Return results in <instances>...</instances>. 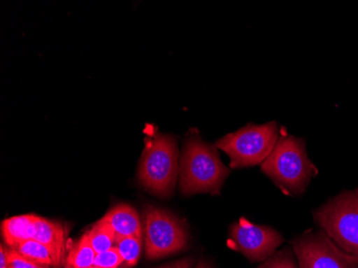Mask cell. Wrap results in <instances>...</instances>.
Here are the masks:
<instances>
[{"instance_id":"cell-1","label":"cell","mask_w":358,"mask_h":268,"mask_svg":"<svg viewBox=\"0 0 358 268\" xmlns=\"http://www.w3.org/2000/svg\"><path fill=\"white\" fill-rule=\"evenodd\" d=\"M230 170L223 164L217 148L204 142L198 133H190L179 158L178 186L184 197L219 195Z\"/></svg>"},{"instance_id":"cell-2","label":"cell","mask_w":358,"mask_h":268,"mask_svg":"<svg viewBox=\"0 0 358 268\" xmlns=\"http://www.w3.org/2000/svg\"><path fill=\"white\" fill-rule=\"evenodd\" d=\"M261 170L285 195L301 197L317 170L306 152L303 139L281 128L279 138Z\"/></svg>"},{"instance_id":"cell-3","label":"cell","mask_w":358,"mask_h":268,"mask_svg":"<svg viewBox=\"0 0 358 268\" xmlns=\"http://www.w3.org/2000/svg\"><path fill=\"white\" fill-rule=\"evenodd\" d=\"M179 172V152L176 139L156 133L146 141L138 167V181L150 193L171 197Z\"/></svg>"},{"instance_id":"cell-4","label":"cell","mask_w":358,"mask_h":268,"mask_svg":"<svg viewBox=\"0 0 358 268\" xmlns=\"http://www.w3.org/2000/svg\"><path fill=\"white\" fill-rule=\"evenodd\" d=\"M313 219L338 247L358 257V188L329 199L313 211Z\"/></svg>"},{"instance_id":"cell-5","label":"cell","mask_w":358,"mask_h":268,"mask_svg":"<svg viewBox=\"0 0 358 268\" xmlns=\"http://www.w3.org/2000/svg\"><path fill=\"white\" fill-rule=\"evenodd\" d=\"M278 124H248L229 133L216 142V147L230 157L232 169H245L262 164L279 138Z\"/></svg>"},{"instance_id":"cell-6","label":"cell","mask_w":358,"mask_h":268,"mask_svg":"<svg viewBox=\"0 0 358 268\" xmlns=\"http://www.w3.org/2000/svg\"><path fill=\"white\" fill-rule=\"evenodd\" d=\"M186 223L172 211L156 206L144 211L145 255L148 260L162 259L182 253L189 247Z\"/></svg>"},{"instance_id":"cell-7","label":"cell","mask_w":358,"mask_h":268,"mask_svg":"<svg viewBox=\"0 0 358 268\" xmlns=\"http://www.w3.org/2000/svg\"><path fill=\"white\" fill-rule=\"evenodd\" d=\"M299 268H358V257L338 247L321 230H309L291 241Z\"/></svg>"},{"instance_id":"cell-8","label":"cell","mask_w":358,"mask_h":268,"mask_svg":"<svg viewBox=\"0 0 358 268\" xmlns=\"http://www.w3.org/2000/svg\"><path fill=\"white\" fill-rule=\"evenodd\" d=\"M283 243L280 232L269 225H255L243 217L229 230L227 246L252 263H264Z\"/></svg>"},{"instance_id":"cell-9","label":"cell","mask_w":358,"mask_h":268,"mask_svg":"<svg viewBox=\"0 0 358 268\" xmlns=\"http://www.w3.org/2000/svg\"><path fill=\"white\" fill-rule=\"evenodd\" d=\"M34 239L43 244L51 253L54 268H60L67 253V230L58 221L35 216Z\"/></svg>"},{"instance_id":"cell-10","label":"cell","mask_w":358,"mask_h":268,"mask_svg":"<svg viewBox=\"0 0 358 268\" xmlns=\"http://www.w3.org/2000/svg\"><path fill=\"white\" fill-rule=\"evenodd\" d=\"M118 237H142V223L138 211L128 204L116 205L102 218Z\"/></svg>"},{"instance_id":"cell-11","label":"cell","mask_w":358,"mask_h":268,"mask_svg":"<svg viewBox=\"0 0 358 268\" xmlns=\"http://www.w3.org/2000/svg\"><path fill=\"white\" fill-rule=\"evenodd\" d=\"M35 215H22L6 219L1 223V234L5 243L14 248L22 241L34 239Z\"/></svg>"},{"instance_id":"cell-12","label":"cell","mask_w":358,"mask_h":268,"mask_svg":"<svg viewBox=\"0 0 358 268\" xmlns=\"http://www.w3.org/2000/svg\"><path fill=\"white\" fill-rule=\"evenodd\" d=\"M96 251L90 245L87 234H84L80 239L71 241L67 245V253L64 258L66 268H88L94 266Z\"/></svg>"},{"instance_id":"cell-13","label":"cell","mask_w":358,"mask_h":268,"mask_svg":"<svg viewBox=\"0 0 358 268\" xmlns=\"http://www.w3.org/2000/svg\"><path fill=\"white\" fill-rule=\"evenodd\" d=\"M14 251L19 253L24 259L42 266L44 268L54 267L53 258H52L50 250L39 241L35 239H28L22 241L15 247L11 248Z\"/></svg>"},{"instance_id":"cell-14","label":"cell","mask_w":358,"mask_h":268,"mask_svg":"<svg viewBox=\"0 0 358 268\" xmlns=\"http://www.w3.org/2000/svg\"><path fill=\"white\" fill-rule=\"evenodd\" d=\"M86 234L96 255L104 253L116 245L115 232L103 219L98 221Z\"/></svg>"},{"instance_id":"cell-15","label":"cell","mask_w":358,"mask_h":268,"mask_svg":"<svg viewBox=\"0 0 358 268\" xmlns=\"http://www.w3.org/2000/svg\"><path fill=\"white\" fill-rule=\"evenodd\" d=\"M115 247L124 260V266L134 267L140 260L142 237H118Z\"/></svg>"},{"instance_id":"cell-16","label":"cell","mask_w":358,"mask_h":268,"mask_svg":"<svg viewBox=\"0 0 358 268\" xmlns=\"http://www.w3.org/2000/svg\"><path fill=\"white\" fill-rule=\"evenodd\" d=\"M257 268H299V264L293 249L285 247L281 251H277Z\"/></svg>"},{"instance_id":"cell-17","label":"cell","mask_w":358,"mask_h":268,"mask_svg":"<svg viewBox=\"0 0 358 268\" xmlns=\"http://www.w3.org/2000/svg\"><path fill=\"white\" fill-rule=\"evenodd\" d=\"M124 263L117 248L113 247L104 253H98L94 259V266L101 268H118Z\"/></svg>"},{"instance_id":"cell-18","label":"cell","mask_w":358,"mask_h":268,"mask_svg":"<svg viewBox=\"0 0 358 268\" xmlns=\"http://www.w3.org/2000/svg\"><path fill=\"white\" fill-rule=\"evenodd\" d=\"M8 258H9L10 264L12 268H44L37 264L32 263L28 260L24 259L19 253L14 251L13 249H7Z\"/></svg>"},{"instance_id":"cell-19","label":"cell","mask_w":358,"mask_h":268,"mask_svg":"<svg viewBox=\"0 0 358 268\" xmlns=\"http://www.w3.org/2000/svg\"><path fill=\"white\" fill-rule=\"evenodd\" d=\"M194 263V258H184V259L178 260V261L173 262V263L166 264V265L160 266L158 268H193Z\"/></svg>"},{"instance_id":"cell-20","label":"cell","mask_w":358,"mask_h":268,"mask_svg":"<svg viewBox=\"0 0 358 268\" xmlns=\"http://www.w3.org/2000/svg\"><path fill=\"white\" fill-rule=\"evenodd\" d=\"M0 268H12L9 258H8L7 250L5 249L3 245L0 247Z\"/></svg>"},{"instance_id":"cell-21","label":"cell","mask_w":358,"mask_h":268,"mask_svg":"<svg viewBox=\"0 0 358 268\" xmlns=\"http://www.w3.org/2000/svg\"><path fill=\"white\" fill-rule=\"evenodd\" d=\"M194 268H213L211 267L210 263L207 261H204V260H202V261L199 262L198 264H196V266H195Z\"/></svg>"},{"instance_id":"cell-22","label":"cell","mask_w":358,"mask_h":268,"mask_svg":"<svg viewBox=\"0 0 358 268\" xmlns=\"http://www.w3.org/2000/svg\"><path fill=\"white\" fill-rule=\"evenodd\" d=\"M88 268H101V267H98V266H92V267H88Z\"/></svg>"}]
</instances>
